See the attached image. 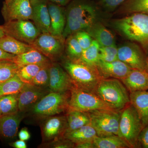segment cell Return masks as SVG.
<instances>
[{
	"label": "cell",
	"instance_id": "bcb514c9",
	"mask_svg": "<svg viewBox=\"0 0 148 148\" xmlns=\"http://www.w3.org/2000/svg\"><path fill=\"white\" fill-rule=\"evenodd\" d=\"M5 35V32L3 26H0V38L4 36Z\"/></svg>",
	"mask_w": 148,
	"mask_h": 148
},
{
	"label": "cell",
	"instance_id": "d6986e66",
	"mask_svg": "<svg viewBox=\"0 0 148 148\" xmlns=\"http://www.w3.org/2000/svg\"><path fill=\"white\" fill-rule=\"evenodd\" d=\"M48 7L50 17V34L63 37L66 24V10L64 7L49 1Z\"/></svg>",
	"mask_w": 148,
	"mask_h": 148
},
{
	"label": "cell",
	"instance_id": "4fadbf2b",
	"mask_svg": "<svg viewBox=\"0 0 148 148\" xmlns=\"http://www.w3.org/2000/svg\"><path fill=\"white\" fill-rule=\"evenodd\" d=\"M146 56L137 45L129 43L118 48L119 60L135 70L145 71Z\"/></svg>",
	"mask_w": 148,
	"mask_h": 148
},
{
	"label": "cell",
	"instance_id": "ba28073f",
	"mask_svg": "<svg viewBox=\"0 0 148 148\" xmlns=\"http://www.w3.org/2000/svg\"><path fill=\"white\" fill-rule=\"evenodd\" d=\"M90 123L100 137L118 135L121 111L112 109L88 112Z\"/></svg>",
	"mask_w": 148,
	"mask_h": 148
},
{
	"label": "cell",
	"instance_id": "83f0119b",
	"mask_svg": "<svg viewBox=\"0 0 148 148\" xmlns=\"http://www.w3.org/2000/svg\"><path fill=\"white\" fill-rule=\"evenodd\" d=\"M101 47L96 40H93L91 45L83 51L82 55L77 62L97 68L99 61V49Z\"/></svg>",
	"mask_w": 148,
	"mask_h": 148
},
{
	"label": "cell",
	"instance_id": "3957f363",
	"mask_svg": "<svg viewBox=\"0 0 148 148\" xmlns=\"http://www.w3.org/2000/svg\"><path fill=\"white\" fill-rule=\"evenodd\" d=\"M123 84L116 78H103L94 92L113 110L121 111L130 103V93Z\"/></svg>",
	"mask_w": 148,
	"mask_h": 148
},
{
	"label": "cell",
	"instance_id": "d6a6232c",
	"mask_svg": "<svg viewBox=\"0 0 148 148\" xmlns=\"http://www.w3.org/2000/svg\"><path fill=\"white\" fill-rule=\"evenodd\" d=\"M45 64H29L18 67L16 74L24 83L30 84L41 68Z\"/></svg>",
	"mask_w": 148,
	"mask_h": 148
},
{
	"label": "cell",
	"instance_id": "f546056e",
	"mask_svg": "<svg viewBox=\"0 0 148 148\" xmlns=\"http://www.w3.org/2000/svg\"><path fill=\"white\" fill-rule=\"evenodd\" d=\"M65 51L67 58L73 61H77L82 55L83 50L73 35L65 39Z\"/></svg>",
	"mask_w": 148,
	"mask_h": 148
},
{
	"label": "cell",
	"instance_id": "6da1fadb",
	"mask_svg": "<svg viewBox=\"0 0 148 148\" xmlns=\"http://www.w3.org/2000/svg\"><path fill=\"white\" fill-rule=\"evenodd\" d=\"M66 11V24L62 35L65 40L75 32L86 31L95 23V7L85 0H74Z\"/></svg>",
	"mask_w": 148,
	"mask_h": 148
},
{
	"label": "cell",
	"instance_id": "30bf717a",
	"mask_svg": "<svg viewBox=\"0 0 148 148\" xmlns=\"http://www.w3.org/2000/svg\"><path fill=\"white\" fill-rule=\"evenodd\" d=\"M3 26L5 35L30 45L41 34L30 20H14L5 22Z\"/></svg>",
	"mask_w": 148,
	"mask_h": 148
},
{
	"label": "cell",
	"instance_id": "4316f807",
	"mask_svg": "<svg viewBox=\"0 0 148 148\" xmlns=\"http://www.w3.org/2000/svg\"><path fill=\"white\" fill-rule=\"evenodd\" d=\"M95 148H130L125 141L118 135L96 136L93 140Z\"/></svg>",
	"mask_w": 148,
	"mask_h": 148
},
{
	"label": "cell",
	"instance_id": "ab89813d",
	"mask_svg": "<svg viewBox=\"0 0 148 148\" xmlns=\"http://www.w3.org/2000/svg\"><path fill=\"white\" fill-rule=\"evenodd\" d=\"M140 148H148V123L141 130L138 138Z\"/></svg>",
	"mask_w": 148,
	"mask_h": 148
},
{
	"label": "cell",
	"instance_id": "5bb4252c",
	"mask_svg": "<svg viewBox=\"0 0 148 148\" xmlns=\"http://www.w3.org/2000/svg\"><path fill=\"white\" fill-rule=\"evenodd\" d=\"M74 86L71 77L61 64L52 62L49 67V89L51 92L70 91Z\"/></svg>",
	"mask_w": 148,
	"mask_h": 148
},
{
	"label": "cell",
	"instance_id": "f1b7e54d",
	"mask_svg": "<svg viewBox=\"0 0 148 148\" xmlns=\"http://www.w3.org/2000/svg\"><path fill=\"white\" fill-rule=\"evenodd\" d=\"M25 83L21 81L17 75L0 83V97L10 94H18Z\"/></svg>",
	"mask_w": 148,
	"mask_h": 148
},
{
	"label": "cell",
	"instance_id": "7402d4cb",
	"mask_svg": "<svg viewBox=\"0 0 148 148\" xmlns=\"http://www.w3.org/2000/svg\"><path fill=\"white\" fill-rule=\"evenodd\" d=\"M12 61L18 67L29 64H45L52 62L34 48L27 52L15 55Z\"/></svg>",
	"mask_w": 148,
	"mask_h": 148
},
{
	"label": "cell",
	"instance_id": "9c48e42d",
	"mask_svg": "<svg viewBox=\"0 0 148 148\" xmlns=\"http://www.w3.org/2000/svg\"><path fill=\"white\" fill-rule=\"evenodd\" d=\"M65 42L63 37L50 34H41L31 45L51 61L56 62L61 58L65 50Z\"/></svg>",
	"mask_w": 148,
	"mask_h": 148
},
{
	"label": "cell",
	"instance_id": "b9f144b4",
	"mask_svg": "<svg viewBox=\"0 0 148 148\" xmlns=\"http://www.w3.org/2000/svg\"><path fill=\"white\" fill-rule=\"evenodd\" d=\"M75 148H95L93 141L83 142L75 144Z\"/></svg>",
	"mask_w": 148,
	"mask_h": 148
},
{
	"label": "cell",
	"instance_id": "52a82bcc",
	"mask_svg": "<svg viewBox=\"0 0 148 148\" xmlns=\"http://www.w3.org/2000/svg\"><path fill=\"white\" fill-rule=\"evenodd\" d=\"M105 109H112L94 92L75 86L70 90L69 110L90 112Z\"/></svg>",
	"mask_w": 148,
	"mask_h": 148
},
{
	"label": "cell",
	"instance_id": "1f68e13d",
	"mask_svg": "<svg viewBox=\"0 0 148 148\" xmlns=\"http://www.w3.org/2000/svg\"><path fill=\"white\" fill-rule=\"evenodd\" d=\"M18 94H10L0 97V106L3 115L15 113L19 111Z\"/></svg>",
	"mask_w": 148,
	"mask_h": 148
},
{
	"label": "cell",
	"instance_id": "5b68a950",
	"mask_svg": "<svg viewBox=\"0 0 148 148\" xmlns=\"http://www.w3.org/2000/svg\"><path fill=\"white\" fill-rule=\"evenodd\" d=\"M70 95V91L65 92L50 91L27 112L35 118L41 120L67 112L69 110Z\"/></svg>",
	"mask_w": 148,
	"mask_h": 148
},
{
	"label": "cell",
	"instance_id": "2e32d148",
	"mask_svg": "<svg viewBox=\"0 0 148 148\" xmlns=\"http://www.w3.org/2000/svg\"><path fill=\"white\" fill-rule=\"evenodd\" d=\"M32 19L41 34H50V17L47 0H30Z\"/></svg>",
	"mask_w": 148,
	"mask_h": 148
},
{
	"label": "cell",
	"instance_id": "836d02e7",
	"mask_svg": "<svg viewBox=\"0 0 148 148\" xmlns=\"http://www.w3.org/2000/svg\"><path fill=\"white\" fill-rule=\"evenodd\" d=\"M18 66L10 60L0 61V83L4 82L14 76Z\"/></svg>",
	"mask_w": 148,
	"mask_h": 148
},
{
	"label": "cell",
	"instance_id": "e0dca14e",
	"mask_svg": "<svg viewBox=\"0 0 148 148\" xmlns=\"http://www.w3.org/2000/svg\"><path fill=\"white\" fill-rule=\"evenodd\" d=\"M97 69L102 78L118 79L125 77L132 69L120 60L106 62L99 60Z\"/></svg>",
	"mask_w": 148,
	"mask_h": 148
},
{
	"label": "cell",
	"instance_id": "60d3db41",
	"mask_svg": "<svg viewBox=\"0 0 148 148\" xmlns=\"http://www.w3.org/2000/svg\"><path fill=\"white\" fill-rule=\"evenodd\" d=\"M19 140L26 141L31 138V134L27 127H24L20 130L18 133Z\"/></svg>",
	"mask_w": 148,
	"mask_h": 148
},
{
	"label": "cell",
	"instance_id": "7a4b0ae2",
	"mask_svg": "<svg viewBox=\"0 0 148 148\" xmlns=\"http://www.w3.org/2000/svg\"><path fill=\"white\" fill-rule=\"evenodd\" d=\"M114 27L128 39L143 47L148 54V15L142 13H132L124 18L116 19Z\"/></svg>",
	"mask_w": 148,
	"mask_h": 148
},
{
	"label": "cell",
	"instance_id": "d590c367",
	"mask_svg": "<svg viewBox=\"0 0 148 148\" xmlns=\"http://www.w3.org/2000/svg\"><path fill=\"white\" fill-rule=\"evenodd\" d=\"M99 59L106 62L118 60V48L115 45L109 46L101 47L99 49Z\"/></svg>",
	"mask_w": 148,
	"mask_h": 148
},
{
	"label": "cell",
	"instance_id": "ee69618b",
	"mask_svg": "<svg viewBox=\"0 0 148 148\" xmlns=\"http://www.w3.org/2000/svg\"><path fill=\"white\" fill-rule=\"evenodd\" d=\"M15 55L7 53L0 49V61L1 60H10L12 59Z\"/></svg>",
	"mask_w": 148,
	"mask_h": 148
},
{
	"label": "cell",
	"instance_id": "ac0fdd59",
	"mask_svg": "<svg viewBox=\"0 0 148 148\" xmlns=\"http://www.w3.org/2000/svg\"><path fill=\"white\" fill-rule=\"evenodd\" d=\"M26 113L18 111L15 113L3 115L0 117V136L11 139L16 137L21 121Z\"/></svg>",
	"mask_w": 148,
	"mask_h": 148
},
{
	"label": "cell",
	"instance_id": "7bdbcfd3",
	"mask_svg": "<svg viewBox=\"0 0 148 148\" xmlns=\"http://www.w3.org/2000/svg\"><path fill=\"white\" fill-rule=\"evenodd\" d=\"M9 145L14 148H27V147L25 141L20 140L10 143Z\"/></svg>",
	"mask_w": 148,
	"mask_h": 148
},
{
	"label": "cell",
	"instance_id": "e575fe53",
	"mask_svg": "<svg viewBox=\"0 0 148 148\" xmlns=\"http://www.w3.org/2000/svg\"><path fill=\"white\" fill-rule=\"evenodd\" d=\"M51 62L43 66L29 84L44 88H49V67Z\"/></svg>",
	"mask_w": 148,
	"mask_h": 148
},
{
	"label": "cell",
	"instance_id": "603a6c76",
	"mask_svg": "<svg viewBox=\"0 0 148 148\" xmlns=\"http://www.w3.org/2000/svg\"><path fill=\"white\" fill-rule=\"evenodd\" d=\"M86 31L99 43L101 47L115 45L113 35L102 24L94 23Z\"/></svg>",
	"mask_w": 148,
	"mask_h": 148
},
{
	"label": "cell",
	"instance_id": "cb8c5ba5",
	"mask_svg": "<svg viewBox=\"0 0 148 148\" xmlns=\"http://www.w3.org/2000/svg\"><path fill=\"white\" fill-rule=\"evenodd\" d=\"M98 136L94 127L90 124L69 132H65L64 137L74 144L92 141Z\"/></svg>",
	"mask_w": 148,
	"mask_h": 148
},
{
	"label": "cell",
	"instance_id": "7dc6e473",
	"mask_svg": "<svg viewBox=\"0 0 148 148\" xmlns=\"http://www.w3.org/2000/svg\"><path fill=\"white\" fill-rule=\"evenodd\" d=\"M145 71L148 73V54L146 56Z\"/></svg>",
	"mask_w": 148,
	"mask_h": 148
},
{
	"label": "cell",
	"instance_id": "44dd1931",
	"mask_svg": "<svg viewBox=\"0 0 148 148\" xmlns=\"http://www.w3.org/2000/svg\"><path fill=\"white\" fill-rule=\"evenodd\" d=\"M130 98L145 126L148 123V89L130 92Z\"/></svg>",
	"mask_w": 148,
	"mask_h": 148
},
{
	"label": "cell",
	"instance_id": "8992f818",
	"mask_svg": "<svg viewBox=\"0 0 148 148\" xmlns=\"http://www.w3.org/2000/svg\"><path fill=\"white\" fill-rule=\"evenodd\" d=\"M144 127L139 114L130 103L122 110L118 135L130 148H140L138 138Z\"/></svg>",
	"mask_w": 148,
	"mask_h": 148
},
{
	"label": "cell",
	"instance_id": "f35d334b",
	"mask_svg": "<svg viewBox=\"0 0 148 148\" xmlns=\"http://www.w3.org/2000/svg\"><path fill=\"white\" fill-rule=\"evenodd\" d=\"M126 0H97L98 5L108 11H112L121 6Z\"/></svg>",
	"mask_w": 148,
	"mask_h": 148
},
{
	"label": "cell",
	"instance_id": "74e56055",
	"mask_svg": "<svg viewBox=\"0 0 148 148\" xmlns=\"http://www.w3.org/2000/svg\"><path fill=\"white\" fill-rule=\"evenodd\" d=\"M73 35L83 50L89 47L93 40L91 36L86 31H78L74 33Z\"/></svg>",
	"mask_w": 148,
	"mask_h": 148
},
{
	"label": "cell",
	"instance_id": "8fae6325",
	"mask_svg": "<svg viewBox=\"0 0 148 148\" xmlns=\"http://www.w3.org/2000/svg\"><path fill=\"white\" fill-rule=\"evenodd\" d=\"M40 129L42 143H46L64 137L67 129L66 115L52 116L42 120Z\"/></svg>",
	"mask_w": 148,
	"mask_h": 148
},
{
	"label": "cell",
	"instance_id": "ffe728a7",
	"mask_svg": "<svg viewBox=\"0 0 148 148\" xmlns=\"http://www.w3.org/2000/svg\"><path fill=\"white\" fill-rule=\"evenodd\" d=\"M130 92L148 89V73L132 69L125 77L120 79Z\"/></svg>",
	"mask_w": 148,
	"mask_h": 148
},
{
	"label": "cell",
	"instance_id": "f6af8a7d",
	"mask_svg": "<svg viewBox=\"0 0 148 148\" xmlns=\"http://www.w3.org/2000/svg\"><path fill=\"white\" fill-rule=\"evenodd\" d=\"M47 1L49 2L64 7L69 3L70 0H47Z\"/></svg>",
	"mask_w": 148,
	"mask_h": 148
},
{
	"label": "cell",
	"instance_id": "d4e9b609",
	"mask_svg": "<svg viewBox=\"0 0 148 148\" xmlns=\"http://www.w3.org/2000/svg\"><path fill=\"white\" fill-rule=\"evenodd\" d=\"M33 48L30 45L22 42L10 36L5 35L0 38V49L10 54L18 55Z\"/></svg>",
	"mask_w": 148,
	"mask_h": 148
},
{
	"label": "cell",
	"instance_id": "681fc988",
	"mask_svg": "<svg viewBox=\"0 0 148 148\" xmlns=\"http://www.w3.org/2000/svg\"><path fill=\"white\" fill-rule=\"evenodd\" d=\"M10 1V0H4L5 2H8L9 1Z\"/></svg>",
	"mask_w": 148,
	"mask_h": 148
},
{
	"label": "cell",
	"instance_id": "4dcf8cb0",
	"mask_svg": "<svg viewBox=\"0 0 148 148\" xmlns=\"http://www.w3.org/2000/svg\"><path fill=\"white\" fill-rule=\"evenodd\" d=\"M121 10L125 13H142L148 15V0H126L121 5Z\"/></svg>",
	"mask_w": 148,
	"mask_h": 148
},
{
	"label": "cell",
	"instance_id": "7c38bea8",
	"mask_svg": "<svg viewBox=\"0 0 148 148\" xmlns=\"http://www.w3.org/2000/svg\"><path fill=\"white\" fill-rule=\"evenodd\" d=\"M2 15L5 22L18 20H31L30 0H10L3 3Z\"/></svg>",
	"mask_w": 148,
	"mask_h": 148
},
{
	"label": "cell",
	"instance_id": "277c9868",
	"mask_svg": "<svg viewBox=\"0 0 148 148\" xmlns=\"http://www.w3.org/2000/svg\"><path fill=\"white\" fill-rule=\"evenodd\" d=\"M61 65L71 79L74 85L94 92L102 78L97 68L85 65L66 57L61 59Z\"/></svg>",
	"mask_w": 148,
	"mask_h": 148
},
{
	"label": "cell",
	"instance_id": "8d00e7d4",
	"mask_svg": "<svg viewBox=\"0 0 148 148\" xmlns=\"http://www.w3.org/2000/svg\"><path fill=\"white\" fill-rule=\"evenodd\" d=\"M39 147L42 148H75V144L64 136L51 142L42 143Z\"/></svg>",
	"mask_w": 148,
	"mask_h": 148
},
{
	"label": "cell",
	"instance_id": "c3c4849f",
	"mask_svg": "<svg viewBox=\"0 0 148 148\" xmlns=\"http://www.w3.org/2000/svg\"><path fill=\"white\" fill-rule=\"evenodd\" d=\"M2 116V112L1 109V106H0V117H1V116Z\"/></svg>",
	"mask_w": 148,
	"mask_h": 148
},
{
	"label": "cell",
	"instance_id": "9a60e30c",
	"mask_svg": "<svg viewBox=\"0 0 148 148\" xmlns=\"http://www.w3.org/2000/svg\"><path fill=\"white\" fill-rule=\"evenodd\" d=\"M50 91L49 88L25 84L18 94V110L27 112Z\"/></svg>",
	"mask_w": 148,
	"mask_h": 148
},
{
	"label": "cell",
	"instance_id": "484cf974",
	"mask_svg": "<svg viewBox=\"0 0 148 148\" xmlns=\"http://www.w3.org/2000/svg\"><path fill=\"white\" fill-rule=\"evenodd\" d=\"M67 126L66 132L72 131L90 123L88 112L69 110L66 114Z\"/></svg>",
	"mask_w": 148,
	"mask_h": 148
}]
</instances>
